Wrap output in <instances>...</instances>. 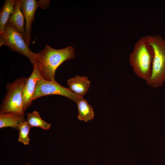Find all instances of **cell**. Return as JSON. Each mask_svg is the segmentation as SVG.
I'll return each mask as SVG.
<instances>
[{
  "instance_id": "obj_1",
  "label": "cell",
  "mask_w": 165,
  "mask_h": 165,
  "mask_svg": "<svg viewBox=\"0 0 165 165\" xmlns=\"http://www.w3.org/2000/svg\"><path fill=\"white\" fill-rule=\"evenodd\" d=\"M37 64L42 78L47 81L55 79L57 68L64 61L75 57L74 49L72 46L60 49L48 45L36 53Z\"/></svg>"
},
{
  "instance_id": "obj_2",
  "label": "cell",
  "mask_w": 165,
  "mask_h": 165,
  "mask_svg": "<svg viewBox=\"0 0 165 165\" xmlns=\"http://www.w3.org/2000/svg\"><path fill=\"white\" fill-rule=\"evenodd\" d=\"M154 57L153 49L146 36L136 42L129 56V63L134 72L146 82L151 76Z\"/></svg>"
},
{
  "instance_id": "obj_3",
  "label": "cell",
  "mask_w": 165,
  "mask_h": 165,
  "mask_svg": "<svg viewBox=\"0 0 165 165\" xmlns=\"http://www.w3.org/2000/svg\"><path fill=\"white\" fill-rule=\"evenodd\" d=\"M146 36L154 52L152 75L146 83L152 88L160 87L165 83V39L159 35Z\"/></svg>"
},
{
  "instance_id": "obj_4",
  "label": "cell",
  "mask_w": 165,
  "mask_h": 165,
  "mask_svg": "<svg viewBox=\"0 0 165 165\" xmlns=\"http://www.w3.org/2000/svg\"><path fill=\"white\" fill-rule=\"evenodd\" d=\"M28 78H17L6 85V93L0 106V114L16 112L24 114L23 111V92Z\"/></svg>"
},
{
  "instance_id": "obj_5",
  "label": "cell",
  "mask_w": 165,
  "mask_h": 165,
  "mask_svg": "<svg viewBox=\"0 0 165 165\" xmlns=\"http://www.w3.org/2000/svg\"><path fill=\"white\" fill-rule=\"evenodd\" d=\"M0 38V46H6L11 50L27 57L33 65L37 63L36 53L30 50L23 35L12 25L7 23L4 32Z\"/></svg>"
},
{
  "instance_id": "obj_6",
  "label": "cell",
  "mask_w": 165,
  "mask_h": 165,
  "mask_svg": "<svg viewBox=\"0 0 165 165\" xmlns=\"http://www.w3.org/2000/svg\"><path fill=\"white\" fill-rule=\"evenodd\" d=\"M51 95L64 96L75 102L82 97L74 93L70 89L62 86L55 79L47 81L41 78L36 83L33 101L42 97Z\"/></svg>"
},
{
  "instance_id": "obj_7",
  "label": "cell",
  "mask_w": 165,
  "mask_h": 165,
  "mask_svg": "<svg viewBox=\"0 0 165 165\" xmlns=\"http://www.w3.org/2000/svg\"><path fill=\"white\" fill-rule=\"evenodd\" d=\"M50 1L48 0H20V9L26 20L25 40L29 46L31 43V24L35 20V13L38 7L48 8Z\"/></svg>"
},
{
  "instance_id": "obj_8",
  "label": "cell",
  "mask_w": 165,
  "mask_h": 165,
  "mask_svg": "<svg viewBox=\"0 0 165 165\" xmlns=\"http://www.w3.org/2000/svg\"><path fill=\"white\" fill-rule=\"evenodd\" d=\"M33 66L32 73L28 78L23 89V111L24 113L31 105L36 83L42 78L37 63L33 64Z\"/></svg>"
},
{
  "instance_id": "obj_9",
  "label": "cell",
  "mask_w": 165,
  "mask_h": 165,
  "mask_svg": "<svg viewBox=\"0 0 165 165\" xmlns=\"http://www.w3.org/2000/svg\"><path fill=\"white\" fill-rule=\"evenodd\" d=\"M70 89L76 94L83 97L90 87V82L87 77L77 75L67 81Z\"/></svg>"
},
{
  "instance_id": "obj_10",
  "label": "cell",
  "mask_w": 165,
  "mask_h": 165,
  "mask_svg": "<svg viewBox=\"0 0 165 165\" xmlns=\"http://www.w3.org/2000/svg\"><path fill=\"white\" fill-rule=\"evenodd\" d=\"M20 0H16L14 11L9 17L8 23L23 35L25 39L24 17L20 9Z\"/></svg>"
},
{
  "instance_id": "obj_11",
  "label": "cell",
  "mask_w": 165,
  "mask_h": 165,
  "mask_svg": "<svg viewBox=\"0 0 165 165\" xmlns=\"http://www.w3.org/2000/svg\"><path fill=\"white\" fill-rule=\"evenodd\" d=\"M26 121L24 114L14 112L0 114V128L11 127L19 131L18 125Z\"/></svg>"
},
{
  "instance_id": "obj_12",
  "label": "cell",
  "mask_w": 165,
  "mask_h": 165,
  "mask_svg": "<svg viewBox=\"0 0 165 165\" xmlns=\"http://www.w3.org/2000/svg\"><path fill=\"white\" fill-rule=\"evenodd\" d=\"M76 103L78 111L77 117L79 121L87 122L94 118L93 108L83 97H81Z\"/></svg>"
},
{
  "instance_id": "obj_13",
  "label": "cell",
  "mask_w": 165,
  "mask_h": 165,
  "mask_svg": "<svg viewBox=\"0 0 165 165\" xmlns=\"http://www.w3.org/2000/svg\"><path fill=\"white\" fill-rule=\"evenodd\" d=\"M15 0H6L2 7L0 14V34L4 33L6 25L10 16L14 10Z\"/></svg>"
},
{
  "instance_id": "obj_14",
  "label": "cell",
  "mask_w": 165,
  "mask_h": 165,
  "mask_svg": "<svg viewBox=\"0 0 165 165\" xmlns=\"http://www.w3.org/2000/svg\"><path fill=\"white\" fill-rule=\"evenodd\" d=\"M27 121L31 128L39 127L45 130L50 129L51 124L43 120L38 112L34 111L32 112H28L27 114Z\"/></svg>"
},
{
  "instance_id": "obj_15",
  "label": "cell",
  "mask_w": 165,
  "mask_h": 165,
  "mask_svg": "<svg viewBox=\"0 0 165 165\" xmlns=\"http://www.w3.org/2000/svg\"><path fill=\"white\" fill-rule=\"evenodd\" d=\"M18 127L19 132L18 141L24 145H28L30 141L29 132L31 127L27 121L20 123Z\"/></svg>"
},
{
  "instance_id": "obj_16",
  "label": "cell",
  "mask_w": 165,
  "mask_h": 165,
  "mask_svg": "<svg viewBox=\"0 0 165 165\" xmlns=\"http://www.w3.org/2000/svg\"><path fill=\"white\" fill-rule=\"evenodd\" d=\"M23 165H31V164L29 163H25Z\"/></svg>"
}]
</instances>
